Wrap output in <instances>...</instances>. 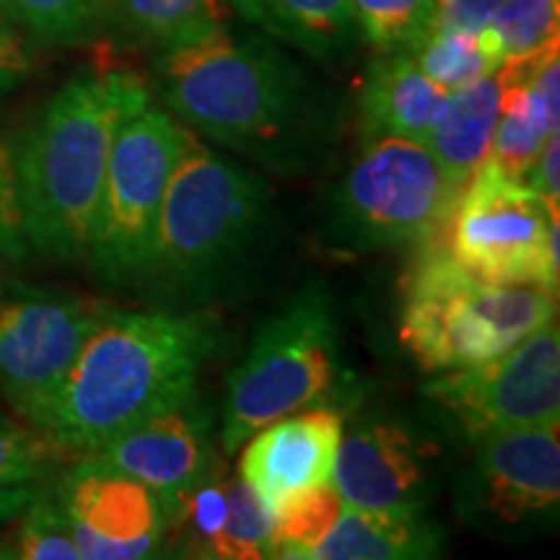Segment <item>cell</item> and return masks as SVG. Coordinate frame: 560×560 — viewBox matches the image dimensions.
<instances>
[{"instance_id": "obj_1", "label": "cell", "mask_w": 560, "mask_h": 560, "mask_svg": "<svg viewBox=\"0 0 560 560\" xmlns=\"http://www.w3.org/2000/svg\"><path fill=\"white\" fill-rule=\"evenodd\" d=\"M153 94L182 125L276 172L322 156V109L301 70L223 24L159 47Z\"/></svg>"}, {"instance_id": "obj_2", "label": "cell", "mask_w": 560, "mask_h": 560, "mask_svg": "<svg viewBox=\"0 0 560 560\" xmlns=\"http://www.w3.org/2000/svg\"><path fill=\"white\" fill-rule=\"evenodd\" d=\"M215 342V319L206 312L104 306L39 433L58 452H102L132 425L198 395L200 366Z\"/></svg>"}, {"instance_id": "obj_3", "label": "cell", "mask_w": 560, "mask_h": 560, "mask_svg": "<svg viewBox=\"0 0 560 560\" xmlns=\"http://www.w3.org/2000/svg\"><path fill=\"white\" fill-rule=\"evenodd\" d=\"M132 70H89L55 91L16 151L21 221L30 249L86 260L91 223L120 125L151 102Z\"/></svg>"}, {"instance_id": "obj_4", "label": "cell", "mask_w": 560, "mask_h": 560, "mask_svg": "<svg viewBox=\"0 0 560 560\" xmlns=\"http://www.w3.org/2000/svg\"><path fill=\"white\" fill-rule=\"evenodd\" d=\"M272 219L268 182L192 138L166 185L145 283L177 304L219 296L260 260Z\"/></svg>"}, {"instance_id": "obj_5", "label": "cell", "mask_w": 560, "mask_h": 560, "mask_svg": "<svg viewBox=\"0 0 560 560\" xmlns=\"http://www.w3.org/2000/svg\"><path fill=\"white\" fill-rule=\"evenodd\" d=\"M552 319L558 293L482 280L429 242L405 280L400 340L420 369L444 374L506 353Z\"/></svg>"}, {"instance_id": "obj_6", "label": "cell", "mask_w": 560, "mask_h": 560, "mask_svg": "<svg viewBox=\"0 0 560 560\" xmlns=\"http://www.w3.org/2000/svg\"><path fill=\"white\" fill-rule=\"evenodd\" d=\"M338 319L325 291H299L260 322L247 353L229 374L221 446L236 454L272 420L312 408L338 382Z\"/></svg>"}, {"instance_id": "obj_7", "label": "cell", "mask_w": 560, "mask_h": 560, "mask_svg": "<svg viewBox=\"0 0 560 560\" xmlns=\"http://www.w3.org/2000/svg\"><path fill=\"white\" fill-rule=\"evenodd\" d=\"M459 192L423 143L371 138L330 195L327 242L348 252L429 244L446 231Z\"/></svg>"}, {"instance_id": "obj_8", "label": "cell", "mask_w": 560, "mask_h": 560, "mask_svg": "<svg viewBox=\"0 0 560 560\" xmlns=\"http://www.w3.org/2000/svg\"><path fill=\"white\" fill-rule=\"evenodd\" d=\"M192 138L187 125L153 100L120 125L86 249L91 272L104 283H145L166 185Z\"/></svg>"}, {"instance_id": "obj_9", "label": "cell", "mask_w": 560, "mask_h": 560, "mask_svg": "<svg viewBox=\"0 0 560 560\" xmlns=\"http://www.w3.org/2000/svg\"><path fill=\"white\" fill-rule=\"evenodd\" d=\"M558 223L560 215L527 182L482 161L454 202L446 249L482 280L558 293Z\"/></svg>"}, {"instance_id": "obj_10", "label": "cell", "mask_w": 560, "mask_h": 560, "mask_svg": "<svg viewBox=\"0 0 560 560\" xmlns=\"http://www.w3.org/2000/svg\"><path fill=\"white\" fill-rule=\"evenodd\" d=\"M433 416L462 441L560 423V330L552 319L478 366L444 371L423 387Z\"/></svg>"}, {"instance_id": "obj_11", "label": "cell", "mask_w": 560, "mask_h": 560, "mask_svg": "<svg viewBox=\"0 0 560 560\" xmlns=\"http://www.w3.org/2000/svg\"><path fill=\"white\" fill-rule=\"evenodd\" d=\"M102 312L75 293L0 280V395L32 429L39 431Z\"/></svg>"}, {"instance_id": "obj_12", "label": "cell", "mask_w": 560, "mask_h": 560, "mask_svg": "<svg viewBox=\"0 0 560 560\" xmlns=\"http://www.w3.org/2000/svg\"><path fill=\"white\" fill-rule=\"evenodd\" d=\"M558 423L524 425L475 441L470 465L454 486V506L482 535L511 537L548 529L560 506Z\"/></svg>"}, {"instance_id": "obj_13", "label": "cell", "mask_w": 560, "mask_h": 560, "mask_svg": "<svg viewBox=\"0 0 560 560\" xmlns=\"http://www.w3.org/2000/svg\"><path fill=\"white\" fill-rule=\"evenodd\" d=\"M332 486L353 509L425 511L441 486V446L405 418L361 412L342 425Z\"/></svg>"}, {"instance_id": "obj_14", "label": "cell", "mask_w": 560, "mask_h": 560, "mask_svg": "<svg viewBox=\"0 0 560 560\" xmlns=\"http://www.w3.org/2000/svg\"><path fill=\"white\" fill-rule=\"evenodd\" d=\"M81 560L159 556L170 524L151 488L100 454H83L55 486Z\"/></svg>"}, {"instance_id": "obj_15", "label": "cell", "mask_w": 560, "mask_h": 560, "mask_svg": "<svg viewBox=\"0 0 560 560\" xmlns=\"http://www.w3.org/2000/svg\"><path fill=\"white\" fill-rule=\"evenodd\" d=\"M210 425L213 418L195 395L132 425L96 454L156 493L172 532L195 488L219 465Z\"/></svg>"}, {"instance_id": "obj_16", "label": "cell", "mask_w": 560, "mask_h": 560, "mask_svg": "<svg viewBox=\"0 0 560 560\" xmlns=\"http://www.w3.org/2000/svg\"><path fill=\"white\" fill-rule=\"evenodd\" d=\"M335 408H304L262 425L242 444L240 475L270 511L301 490L332 482L342 439Z\"/></svg>"}, {"instance_id": "obj_17", "label": "cell", "mask_w": 560, "mask_h": 560, "mask_svg": "<svg viewBox=\"0 0 560 560\" xmlns=\"http://www.w3.org/2000/svg\"><path fill=\"white\" fill-rule=\"evenodd\" d=\"M450 100L416 66L410 52H380L361 89V130L371 138H408L425 143Z\"/></svg>"}, {"instance_id": "obj_18", "label": "cell", "mask_w": 560, "mask_h": 560, "mask_svg": "<svg viewBox=\"0 0 560 560\" xmlns=\"http://www.w3.org/2000/svg\"><path fill=\"white\" fill-rule=\"evenodd\" d=\"M444 552V532L425 511L346 506L310 560H425Z\"/></svg>"}, {"instance_id": "obj_19", "label": "cell", "mask_w": 560, "mask_h": 560, "mask_svg": "<svg viewBox=\"0 0 560 560\" xmlns=\"http://www.w3.org/2000/svg\"><path fill=\"white\" fill-rule=\"evenodd\" d=\"M501 89V73L495 70L470 86L452 91L431 136L425 138L423 145L457 187H465L472 172L488 159L499 125Z\"/></svg>"}, {"instance_id": "obj_20", "label": "cell", "mask_w": 560, "mask_h": 560, "mask_svg": "<svg viewBox=\"0 0 560 560\" xmlns=\"http://www.w3.org/2000/svg\"><path fill=\"white\" fill-rule=\"evenodd\" d=\"M244 19L285 45L332 60L359 37L350 0H229Z\"/></svg>"}, {"instance_id": "obj_21", "label": "cell", "mask_w": 560, "mask_h": 560, "mask_svg": "<svg viewBox=\"0 0 560 560\" xmlns=\"http://www.w3.org/2000/svg\"><path fill=\"white\" fill-rule=\"evenodd\" d=\"M560 0H503L478 32V42L493 70L527 66L558 45Z\"/></svg>"}, {"instance_id": "obj_22", "label": "cell", "mask_w": 560, "mask_h": 560, "mask_svg": "<svg viewBox=\"0 0 560 560\" xmlns=\"http://www.w3.org/2000/svg\"><path fill=\"white\" fill-rule=\"evenodd\" d=\"M112 9L130 37L156 47L223 24L221 0H112Z\"/></svg>"}, {"instance_id": "obj_23", "label": "cell", "mask_w": 560, "mask_h": 560, "mask_svg": "<svg viewBox=\"0 0 560 560\" xmlns=\"http://www.w3.org/2000/svg\"><path fill=\"white\" fill-rule=\"evenodd\" d=\"M276 516L268 503L242 480L240 472L229 478L226 520L208 548L213 560H265L272 558Z\"/></svg>"}, {"instance_id": "obj_24", "label": "cell", "mask_w": 560, "mask_h": 560, "mask_svg": "<svg viewBox=\"0 0 560 560\" xmlns=\"http://www.w3.org/2000/svg\"><path fill=\"white\" fill-rule=\"evenodd\" d=\"M346 509L340 493L332 482L301 490L283 499L272 509L276 532H272V558H304L322 537L338 522L340 511Z\"/></svg>"}, {"instance_id": "obj_25", "label": "cell", "mask_w": 560, "mask_h": 560, "mask_svg": "<svg viewBox=\"0 0 560 560\" xmlns=\"http://www.w3.org/2000/svg\"><path fill=\"white\" fill-rule=\"evenodd\" d=\"M104 0H0V16L47 45H75L94 34Z\"/></svg>"}, {"instance_id": "obj_26", "label": "cell", "mask_w": 560, "mask_h": 560, "mask_svg": "<svg viewBox=\"0 0 560 560\" xmlns=\"http://www.w3.org/2000/svg\"><path fill=\"white\" fill-rule=\"evenodd\" d=\"M350 11L376 52H410L433 24V0H350Z\"/></svg>"}, {"instance_id": "obj_27", "label": "cell", "mask_w": 560, "mask_h": 560, "mask_svg": "<svg viewBox=\"0 0 560 560\" xmlns=\"http://www.w3.org/2000/svg\"><path fill=\"white\" fill-rule=\"evenodd\" d=\"M416 66L444 91H457L475 83L482 75L495 73L482 52L478 34L429 30L425 37L410 50Z\"/></svg>"}, {"instance_id": "obj_28", "label": "cell", "mask_w": 560, "mask_h": 560, "mask_svg": "<svg viewBox=\"0 0 560 560\" xmlns=\"http://www.w3.org/2000/svg\"><path fill=\"white\" fill-rule=\"evenodd\" d=\"M19 529L9 542L5 558L19 560H81L73 532L66 520L55 490L39 493L34 490L32 501L16 516Z\"/></svg>"}, {"instance_id": "obj_29", "label": "cell", "mask_w": 560, "mask_h": 560, "mask_svg": "<svg viewBox=\"0 0 560 560\" xmlns=\"http://www.w3.org/2000/svg\"><path fill=\"white\" fill-rule=\"evenodd\" d=\"M55 446L32 425L0 416V488H26L45 478Z\"/></svg>"}, {"instance_id": "obj_30", "label": "cell", "mask_w": 560, "mask_h": 560, "mask_svg": "<svg viewBox=\"0 0 560 560\" xmlns=\"http://www.w3.org/2000/svg\"><path fill=\"white\" fill-rule=\"evenodd\" d=\"M30 252L21 221L16 151L0 138V260H21Z\"/></svg>"}, {"instance_id": "obj_31", "label": "cell", "mask_w": 560, "mask_h": 560, "mask_svg": "<svg viewBox=\"0 0 560 560\" xmlns=\"http://www.w3.org/2000/svg\"><path fill=\"white\" fill-rule=\"evenodd\" d=\"M503 0H433L431 30L478 34Z\"/></svg>"}, {"instance_id": "obj_32", "label": "cell", "mask_w": 560, "mask_h": 560, "mask_svg": "<svg viewBox=\"0 0 560 560\" xmlns=\"http://www.w3.org/2000/svg\"><path fill=\"white\" fill-rule=\"evenodd\" d=\"M558 164H560V138L558 132H552V136L545 140L540 156H537L535 166H532L529 177H527V185L535 190L540 198L548 202L550 213L560 215V172H558Z\"/></svg>"}, {"instance_id": "obj_33", "label": "cell", "mask_w": 560, "mask_h": 560, "mask_svg": "<svg viewBox=\"0 0 560 560\" xmlns=\"http://www.w3.org/2000/svg\"><path fill=\"white\" fill-rule=\"evenodd\" d=\"M32 60L16 30L0 16V94L19 86L30 75Z\"/></svg>"}, {"instance_id": "obj_34", "label": "cell", "mask_w": 560, "mask_h": 560, "mask_svg": "<svg viewBox=\"0 0 560 560\" xmlns=\"http://www.w3.org/2000/svg\"><path fill=\"white\" fill-rule=\"evenodd\" d=\"M34 488H0V524H9L24 511L26 503L32 501Z\"/></svg>"}]
</instances>
